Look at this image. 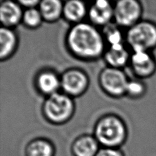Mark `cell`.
<instances>
[{
	"mask_svg": "<svg viewBox=\"0 0 156 156\" xmlns=\"http://www.w3.org/2000/svg\"><path fill=\"white\" fill-rule=\"evenodd\" d=\"M67 43L77 56L93 59L99 56L104 48L102 35L92 25L78 23L72 27L67 36Z\"/></svg>",
	"mask_w": 156,
	"mask_h": 156,
	"instance_id": "6da1fadb",
	"label": "cell"
},
{
	"mask_svg": "<svg viewBox=\"0 0 156 156\" xmlns=\"http://www.w3.org/2000/svg\"><path fill=\"white\" fill-rule=\"evenodd\" d=\"M99 144L93 136H80L72 144V154L74 156H96L100 149Z\"/></svg>",
	"mask_w": 156,
	"mask_h": 156,
	"instance_id": "30bf717a",
	"label": "cell"
},
{
	"mask_svg": "<svg viewBox=\"0 0 156 156\" xmlns=\"http://www.w3.org/2000/svg\"><path fill=\"white\" fill-rule=\"evenodd\" d=\"M73 103L68 94L55 93L49 95L43 105L46 118L55 123L65 122L73 112Z\"/></svg>",
	"mask_w": 156,
	"mask_h": 156,
	"instance_id": "277c9868",
	"label": "cell"
},
{
	"mask_svg": "<svg viewBox=\"0 0 156 156\" xmlns=\"http://www.w3.org/2000/svg\"><path fill=\"white\" fill-rule=\"evenodd\" d=\"M20 5L11 1L2 2L0 8V18L5 27H10L19 23L23 19Z\"/></svg>",
	"mask_w": 156,
	"mask_h": 156,
	"instance_id": "8fae6325",
	"label": "cell"
},
{
	"mask_svg": "<svg viewBox=\"0 0 156 156\" xmlns=\"http://www.w3.org/2000/svg\"><path fill=\"white\" fill-rule=\"evenodd\" d=\"M88 16L93 23L105 26L114 16V8L108 1L99 0L91 5Z\"/></svg>",
	"mask_w": 156,
	"mask_h": 156,
	"instance_id": "9c48e42d",
	"label": "cell"
},
{
	"mask_svg": "<svg viewBox=\"0 0 156 156\" xmlns=\"http://www.w3.org/2000/svg\"><path fill=\"white\" fill-rule=\"evenodd\" d=\"M37 86L43 93L51 95L57 93L61 86L60 80L55 73L51 71H44L37 77Z\"/></svg>",
	"mask_w": 156,
	"mask_h": 156,
	"instance_id": "4fadbf2b",
	"label": "cell"
},
{
	"mask_svg": "<svg viewBox=\"0 0 156 156\" xmlns=\"http://www.w3.org/2000/svg\"><path fill=\"white\" fill-rule=\"evenodd\" d=\"M104 34L110 46L122 43L121 32L114 25L110 23L106 25L104 30Z\"/></svg>",
	"mask_w": 156,
	"mask_h": 156,
	"instance_id": "d6986e66",
	"label": "cell"
},
{
	"mask_svg": "<svg viewBox=\"0 0 156 156\" xmlns=\"http://www.w3.org/2000/svg\"><path fill=\"white\" fill-rule=\"evenodd\" d=\"M127 40L133 51H151L156 48V23L150 21L138 22L128 30Z\"/></svg>",
	"mask_w": 156,
	"mask_h": 156,
	"instance_id": "3957f363",
	"label": "cell"
},
{
	"mask_svg": "<svg viewBox=\"0 0 156 156\" xmlns=\"http://www.w3.org/2000/svg\"><path fill=\"white\" fill-rule=\"evenodd\" d=\"M20 4L24 5V6L27 7L28 8H34L37 4H40V2L38 1H20L19 2Z\"/></svg>",
	"mask_w": 156,
	"mask_h": 156,
	"instance_id": "7402d4cb",
	"label": "cell"
},
{
	"mask_svg": "<svg viewBox=\"0 0 156 156\" xmlns=\"http://www.w3.org/2000/svg\"><path fill=\"white\" fill-rule=\"evenodd\" d=\"M55 149L49 141L44 139H37L27 144L26 156H54Z\"/></svg>",
	"mask_w": 156,
	"mask_h": 156,
	"instance_id": "9a60e30c",
	"label": "cell"
},
{
	"mask_svg": "<svg viewBox=\"0 0 156 156\" xmlns=\"http://www.w3.org/2000/svg\"><path fill=\"white\" fill-rule=\"evenodd\" d=\"M99 81L104 90L113 96H121L126 93L129 82L121 69L114 67L105 69L100 75Z\"/></svg>",
	"mask_w": 156,
	"mask_h": 156,
	"instance_id": "8992f818",
	"label": "cell"
},
{
	"mask_svg": "<svg viewBox=\"0 0 156 156\" xmlns=\"http://www.w3.org/2000/svg\"><path fill=\"white\" fill-rule=\"evenodd\" d=\"M96 156H124V154L119 149L103 147L99 149Z\"/></svg>",
	"mask_w": 156,
	"mask_h": 156,
	"instance_id": "44dd1931",
	"label": "cell"
},
{
	"mask_svg": "<svg viewBox=\"0 0 156 156\" xmlns=\"http://www.w3.org/2000/svg\"><path fill=\"white\" fill-rule=\"evenodd\" d=\"M16 37L12 30L3 27L0 30V57L5 59L12 54L16 46Z\"/></svg>",
	"mask_w": 156,
	"mask_h": 156,
	"instance_id": "5bb4252c",
	"label": "cell"
},
{
	"mask_svg": "<svg viewBox=\"0 0 156 156\" xmlns=\"http://www.w3.org/2000/svg\"><path fill=\"white\" fill-rule=\"evenodd\" d=\"M144 83L137 80H132L128 82L126 93L133 97H138L143 95L145 92Z\"/></svg>",
	"mask_w": 156,
	"mask_h": 156,
	"instance_id": "ffe728a7",
	"label": "cell"
},
{
	"mask_svg": "<svg viewBox=\"0 0 156 156\" xmlns=\"http://www.w3.org/2000/svg\"><path fill=\"white\" fill-rule=\"evenodd\" d=\"M39 10L43 19L46 21L56 20L63 13V5L58 0H44L39 4Z\"/></svg>",
	"mask_w": 156,
	"mask_h": 156,
	"instance_id": "2e32d148",
	"label": "cell"
},
{
	"mask_svg": "<svg viewBox=\"0 0 156 156\" xmlns=\"http://www.w3.org/2000/svg\"><path fill=\"white\" fill-rule=\"evenodd\" d=\"M131 62L133 72L138 77L147 78L156 71V59L151 51H133Z\"/></svg>",
	"mask_w": 156,
	"mask_h": 156,
	"instance_id": "52a82bcc",
	"label": "cell"
},
{
	"mask_svg": "<svg viewBox=\"0 0 156 156\" xmlns=\"http://www.w3.org/2000/svg\"><path fill=\"white\" fill-rule=\"evenodd\" d=\"M143 8L136 0H121L114 8V17L116 23L122 27H132L139 22Z\"/></svg>",
	"mask_w": 156,
	"mask_h": 156,
	"instance_id": "5b68a950",
	"label": "cell"
},
{
	"mask_svg": "<svg viewBox=\"0 0 156 156\" xmlns=\"http://www.w3.org/2000/svg\"><path fill=\"white\" fill-rule=\"evenodd\" d=\"M22 19L27 26L34 28L41 24L43 16L41 15L40 10L35 8H28L25 11Z\"/></svg>",
	"mask_w": 156,
	"mask_h": 156,
	"instance_id": "ac0fdd59",
	"label": "cell"
},
{
	"mask_svg": "<svg viewBox=\"0 0 156 156\" xmlns=\"http://www.w3.org/2000/svg\"><path fill=\"white\" fill-rule=\"evenodd\" d=\"M61 87L68 95L82 94L88 86V78L82 71L72 69L66 71L60 80Z\"/></svg>",
	"mask_w": 156,
	"mask_h": 156,
	"instance_id": "ba28073f",
	"label": "cell"
},
{
	"mask_svg": "<svg viewBox=\"0 0 156 156\" xmlns=\"http://www.w3.org/2000/svg\"><path fill=\"white\" fill-rule=\"evenodd\" d=\"M126 129L123 122L113 115L103 117L97 122L94 138L104 147L117 149L126 138Z\"/></svg>",
	"mask_w": 156,
	"mask_h": 156,
	"instance_id": "7a4b0ae2",
	"label": "cell"
},
{
	"mask_svg": "<svg viewBox=\"0 0 156 156\" xmlns=\"http://www.w3.org/2000/svg\"><path fill=\"white\" fill-rule=\"evenodd\" d=\"M105 59L110 67L118 68L124 66L129 59V54L122 44L111 45L105 52Z\"/></svg>",
	"mask_w": 156,
	"mask_h": 156,
	"instance_id": "7c38bea8",
	"label": "cell"
},
{
	"mask_svg": "<svg viewBox=\"0 0 156 156\" xmlns=\"http://www.w3.org/2000/svg\"><path fill=\"white\" fill-rule=\"evenodd\" d=\"M86 13V8L84 3L71 0L65 3L63 5V15L68 21L79 23Z\"/></svg>",
	"mask_w": 156,
	"mask_h": 156,
	"instance_id": "e0dca14e",
	"label": "cell"
}]
</instances>
